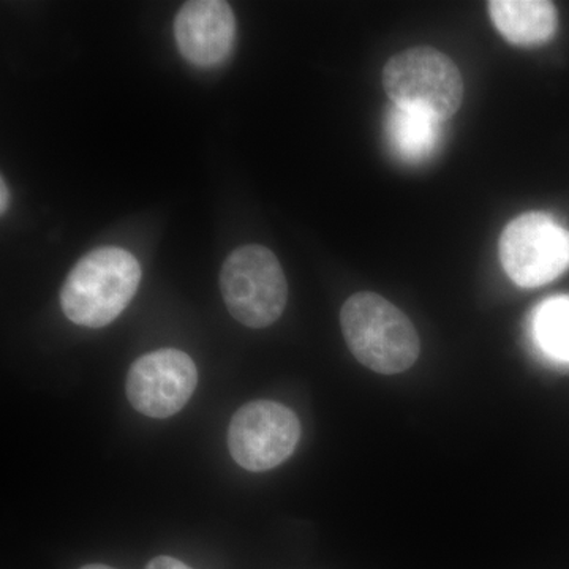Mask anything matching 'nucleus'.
<instances>
[{
	"label": "nucleus",
	"instance_id": "11",
	"mask_svg": "<svg viewBox=\"0 0 569 569\" xmlns=\"http://www.w3.org/2000/svg\"><path fill=\"white\" fill-rule=\"evenodd\" d=\"M533 332L542 353L569 365V298L542 302L535 313Z\"/></svg>",
	"mask_w": 569,
	"mask_h": 569
},
{
	"label": "nucleus",
	"instance_id": "12",
	"mask_svg": "<svg viewBox=\"0 0 569 569\" xmlns=\"http://www.w3.org/2000/svg\"><path fill=\"white\" fill-rule=\"evenodd\" d=\"M144 569H193L174 557L159 556L149 561Z\"/></svg>",
	"mask_w": 569,
	"mask_h": 569
},
{
	"label": "nucleus",
	"instance_id": "9",
	"mask_svg": "<svg viewBox=\"0 0 569 569\" xmlns=\"http://www.w3.org/2000/svg\"><path fill=\"white\" fill-rule=\"evenodd\" d=\"M489 13L493 26L516 47H538L557 31V9L546 0H492Z\"/></svg>",
	"mask_w": 569,
	"mask_h": 569
},
{
	"label": "nucleus",
	"instance_id": "2",
	"mask_svg": "<svg viewBox=\"0 0 569 569\" xmlns=\"http://www.w3.org/2000/svg\"><path fill=\"white\" fill-rule=\"evenodd\" d=\"M141 266L119 247H102L81 258L67 276L61 307L71 323L103 328L112 323L137 295Z\"/></svg>",
	"mask_w": 569,
	"mask_h": 569
},
{
	"label": "nucleus",
	"instance_id": "14",
	"mask_svg": "<svg viewBox=\"0 0 569 569\" xmlns=\"http://www.w3.org/2000/svg\"><path fill=\"white\" fill-rule=\"evenodd\" d=\"M80 569H116V568L108 567V565L93 563V565H86V567H82Z\"/></svg>",
	"mask_w": 569,
	"mask_h": 569
},
{
	"label": "nucleus",
	"instance_id": "3",
	"mask_svg": "<svg viewBox=\"0 0 569 569\" xmlns=\"http://www.w3.org/2000/svg\"><path fill=\"white\" fill-rule=\"evenodd\" d=\"M383 88L392 104L425 111L440 122L451 119L463 100L458 66L430 47L410 48L389 59Z\"/></svg>",
	"mask_w": 569,
	"mask_h": 569
},
{
	"label": "nucleus",
	"instance_id": "5",
	"mask_svg": "<svg viewBox=\"0 0 569 569\" xmlns=\"http://www.w3.org/2000/svg\"><path fill=\"white\" fill-rule=\"evenodd\" d=\"M500 260L519 287H542L569 268V231L548 213H522L500 236Z\"/></svg>",
	"mask_w": 569,
	"mask_h": 569
},
{
	"label": "nucleus",
	"instance_id": "4",
	"mask_svg": "<svg viewBox=\"0 0 569 569\" xmlns=\"http://www.w3.org/2000/svg\"><path fill=\"white\" fill-rule=\"evenodd\" d=\"M220 291L228 312L247 328L261 329L282 317L288 284L279 260L263 246H242L224 260Z\"/></svg>",
	"mask_w": 569,
	"mask_h": 569
},
{
	"label": "nucleus",
	"instance_id": "8",
	"mask_svg": "<svg viewBox=\"0 0 569 569\" xmlns=\"http://www.w3.org/2000/svg\"><path fill=\"white\" fill-rule=\"evenodd\" d=\"M174 39L183 58L193 66H219L230 56L236 39L230 3L222 0L183 3L176 14Z\"/></svg>",
	"mask_w": 569,
	"mask_h": 569
},
{
	"label": "nucleus",
	"instance_id": "7",
	"mask_svg": "<svg viewBox=\"0 0 569 569\" xmlns=\"http://www.w3.org/2000/svg\"><path fill=\"white\" fill-rule=\"evenodd\" d=\"M198 370L189 355L174 348L152 351L138 358L127 376L130 406L144 417H174L192 399Z\"/></svg>",
	"mask_w": 569,
	"mask_h": 569
},
{
	"label": "nucleus",
	"instance_id": "10",
	"mask_svg": "<svg viewBox=\"0 0 569 569\" xmlns=\"http://www.w3.org/2000/svg\"><path fill=\"white\" fill-rule=\"evenodd\" d=\"M441 123L425 111L392 104L385 119L388 146L406 162H425L440 144Z\"/></svg>",
	"mask_w": 569,
	"mask_h": 569
},
{
	"label": "nucleus",
	"instance_id": "13",
	"mask_svg": "<svg viewBox=\"0 0 569 569\" xmlns=\"http://www.w3.org/2000/svg\"><path fill=\"white\" fill-rule=\"evenodd\" d=\"M9 206V189H7L6 179L0 182V212L6 213Z\"/></svg>",
	"mask_w": 569,
	"mask_h": 569
},
{
	"label": "nucleus",
	"instance_id": "6",
	"mask_svg": "<svg viewBox=\"0 0 569 569\" xmlns=\"http://www.w3.org/2000/svg\"><path fill=\"white\" fill-rule=\"evenodd\" d=\"M301 422L293 410L272 400H254L236 411L228 427L231 458L246 470H272L293 455Z\"/></svg>",
	"mask_w": 569,
	"mask_h": 569
},
{
	"label": "nucleus",
	"instance_id": "1",
	"mask_svg": "<svg viewBox=\"0 0 569 569\" xmlns=\"http://www.w3.org/2000/svg\"><path fill=\"white\" fill-rule=\"evenodd\" d=\"M340 326L351 355L367 369L395 376L410 369L421 351L410 318L377 293H356L340 310Z\"/></svg>",
	"mask_w": 569,
	"mask_h": 569
}]
</instances>
